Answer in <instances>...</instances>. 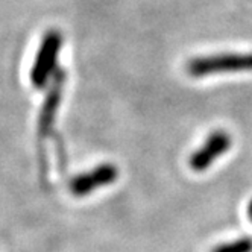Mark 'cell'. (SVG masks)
I'll return each mask as SVG.
<instances>
[{
    "instance_id": "1",
    "label": "cell",
    "mask_w": 252,
    "mask_h": 252,
    "mask_svg": "<svg viewBox=\"0 0 252 252\" xmlns=\"http://www.w3.org/2000/svg\"><path fill=\"white\" fill-rule=\"evenodd\" d=\"M252 70V53H229V55L202 57L189 61L187 71L194 78H202L223 71Z\"/></svg>"
},
{
    "instance_id": "2",
    "label": "cell",
    "mask_w": 252,
    "mask_h": 252,
    "mask_svg": "<svg viewBox=\"0 0 252 252\" xmlns=\"http://www.w3.org/2000/svg\"><path fill=\"white\" fill-rule=\"evenodd\" d=\"M63 47V35L61 32L52 29L46 32L43 37L41 46L38 49L37 58L33 61L31 70V82L33 87L43 88L50 79L52 71L57 67L60 50Z\"/></svg>"
},
{
    "instance_id": "3",
    "label": "cell",
    "mask_w": 252,
    "mask_h": 252,
    "mask_svg": "<svg viewBox=\"0 0 252 252\" xmlns=\"http://www.w3.org/2000/svg\"><path fill=\"white\" fill-rule=\"evenodd\" d=\"M119 176V170L114 164L106 163L94 167L87 173L75 176L68 184V190L75 196H87L92 191L114 183Z\"/></svg>"
},
{
    "instance_id": "4",
    "label": "cell",
    "mask_w": 252,
    "mask_h": 252,
    "mask_svg": "<svg viewBox=\"0 0 252 252\" xmlns=\"http://www.w3.org/2000/svg\"><path fill=\"white\" fill-rule=\"evenodd\" d=\"M231 148V137L225 131H214L207 141L189 159V166L194 172L207 170L216 158L223 155Z\"/></svg>"
},
{
    "instance_id": "5",
    "label": "cell",
    "mask_w": 252,
    "mask_h": 252,
    "mask_svg": "<svg viewBox=\"0 0 252 252\" xmlns=\"http://www.w3.org/2000/svg\"><path fill=\"white\" fill-rule=\"evenodd\" d=\"M65 81V73L63 70L57 71L55 79L52 82V87L47 92V96L44 99V103L40 111V119H38V134L40 137H44L50 132L53 122L57 117V111L61 105V97H63V87Z\"/></svg>"
},
{
    "instance_id": "6",
    "label": "cell",
    "mask_w": 252,
    "mask_h": 252,
    "mask_svg": "<svg viewBox=\"0 0 252 252\" xmlns=\"http://www.w3.org/2000/svg\"><path fill=\"white\" fill-rule=\"evenodd\" d=\"M213 252H252V240L243 237L231 243H223L218 248H214Z\"/></svg>"
},
{
    "instance_id": "7",
    "label": "cell",
    "mask_w": 252,
    "mask_h": 252,
    "mask_svg": "<svg viewBox=\"0 0 252 252\" xmlns=\"http://www.w3.org/2000/svg\"><path fill=\"white\" fill-rule=\"evenodd\" d=\"M248 216H249V219L252 222V201L249 202V207H248Z\"/></svg>"
}]
</instances>
